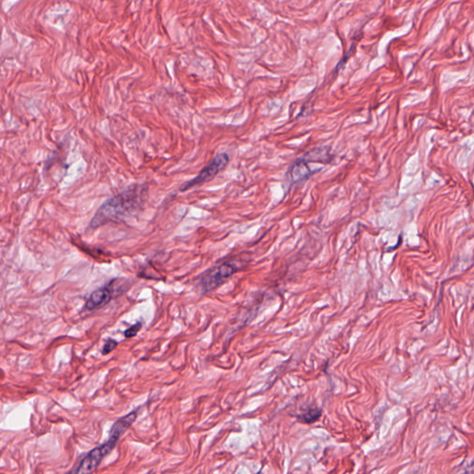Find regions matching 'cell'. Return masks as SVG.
Listing matches in <instances>:
<instances>
[{"label":"cell","instance_id":"277c9868","mask_svg":"<svg viewBox=\"0 0 474 474\" xmlns=\"http://www.w3.org/2000/svg\"><path fill=\"white\" fill-rule=\"evenodd\" d=\"M235 271H237V268L235 264L230 262H225L215 266L200 278L199 282V288L202 293L214 290L217 287L225 284Z\"/></svg>","mask_w":474,"mask_h":474},{"label":"cell","instance_id":"7a4b0ae2","mask_svg":"<svg viewBox=\"0 0 474 474\" xmlns=\"http://www.w3.org/2000/svg\"><path fill=\"white\" fill-rule=\"evenodd\" d=\"M138 410L139 408L129 413L123 418L119 419L117 422L113 424L109 438L107 442L87 453L76 467H74L67 474H92L97 469L98 465L101 463L102 459L110 453L116 447L120 437L132 426V424L137 418Z\"/></svg>","mask_w":474,"mask_h":474},{"label":"cell","instance_id":"5b68a950","mask_svg":"<svg viewBox=\"0 0 474 474\" xmlns=\"http://www.w3.org/2000/svg\"><path fill=\"white\" fill-rule=\"evenodd\" d=\"M311 159L305 154L297 158L296 161L292 163L290 168L288 169L286 174L287 180L291 184H297L310 179V177L317 173L316 171L311 169Z\"/></svg>","mask_w":474,"mask_h":474},{"label":"cell","instance_id":"3957f363","mask_svg":"<svg viewBox=\"0 0 474 474\" xmlns=\"http://www.w3.org/2000/svg\"><path fill=\"white\" fill-rule=\"evenodd\" d=\"M230 161H231V157L229 154L226 152H219V153L216 154L214 158H212V160L204 169H202V171L199 173V175H197L194 179L182 184V186L180 187V191L181 192L187 191L189 189L199 186L212 180L217 174L222 172L228 166Z\"/></svg>","mask_w":474,"mask_h":474},{"label":"cell","instance_id":"30bf717a","mask_svg":"<svg viewBox=\"0 0 474 474\" xmlns=\"http://www.w3.org/2000/svg\"><path fill=\"white\" fill-rule=\"evenodd\" d=\"M256 474H264V473H263V472H262V471H261V470H260V471H259V472H258V473H256Z\"/></svg>","mask_w":474,"mask_h":474},{"label":"cell","instance_id":"ba28073f","mask_svg":"<svg viewBox=\"0 0 474 474\" xmlns=\"http://www.w3.org/2000/svg\"><path fill=\"white\" fill-rule=\"evenodd\" d=\"M141 328H142V323L137 322L133 326L128 328L127 330L124 332V336L127 338H132V337H135L137 334L138 331L141 330Z\"/></svg>","mask_w":474,"mask_h":474},{"label":"cell","instance_id":"8992f818","mask_svg":"<svg viewBox=\"0 0 474 474\" xmlns=\"http://www.w3.org/2000/svg\"><path fill=\"white\" fill-rule=\"evenodd\" d=\"M115 283L116 279L111 281L107 286H103L95 291L88 298L86 304V309L92 311L107 305V303L111 300V298L114 296V293L116 292Z\"/></svg>","mask_w":474,"mask_h":474},{"label":"cell","instance_id":"9c48e42d","mask_svg":"<svg viewBox=\"0 0 474 474\" xmlns=\"http://www.w3.org/2000/svg\"><path fill=\"white\" fill-rule=\"evenodd\" d=\"M118 343L113 340V339H109L106 342V344L104 345V347L102 349V354L103 355H107L109 354L110 352L113 351L116 347H117Z\"/></svg>","mask_w":474,"mask_h":474},{"label":"cell","instance_id":"6da1fadb","mask_svg":"<svg viewBox=\"0 0 474 474\" xmlns=\"http://www.w3.org/2000/svg\"><path fill=\"white\" fill-rule=\"evenodd\" d=\"M148 193L147 184H132L107 199L94 216L90 227L96 229L109 222H119L137 212L143 206Z\"/></svg>","mask_w":474,"mask_h":474},{"label":"cell","instance_id":"52a82bcc","mask_svg":"<svg viewBox=\"0 0 474 474\" xmlns=\"http://www.w3.org/2000/svg\"><path fill=\"white\" fill-rule=\"evenodd\" d=\"M321 414H322L321 408L312 407V408L306 409L304 412L296 415V419L299 423H304V424H312L320 420Z\"/></svg>","mask_w":474,"mask_h":474}]
</instances>
